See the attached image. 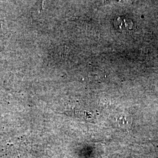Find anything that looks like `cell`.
Returning <instances> with one entry per match:
<instances>
[{"label": "cell", "instance_id": "obj_1", "mask_svg": "<svg viewBox=\"0 0 158 158\" xmlns=\"http://www.w3.org/2000/svg\"><path fill=\"white\" fill-rule=\"evenodd\" d=\"M114 26L119 32L127 33L133 29L134 24L129 17H119L114 20Z\"/></svg>", "mask_w": 158, "mask_h": 158}]
</instances>
